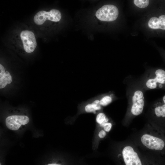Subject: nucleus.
<instances>
[{"label": "nucleus", "instance_id": "obj_1", "mask_svg": "<svg viewBox=\"0 0 165 165\" xmlns=\"http://www.w3.org/2000/svg\"><path fill=\"white\" fill-rule=\"evenodd\" d=\"M119 14L117 7L112 5H106L99 8L95 15L99 20L105 21H112L117 18Z\"/></svg>", "mask_w": 165, "mask_h": 165}, {"label": "nucleus", "instance_id": "obj_2", "mask_svg": "<svg viewBox=\"0 0 165 165\" xmlns=\"http://www.w3.org/2000/svg\"><path fill=\"white\" fill-rule=\"evenodd\" d=\"M61 18L60 11L56 9H53L49 12L41 11L37 13L34 17L35 23L38 25L43 24L47 20L52 21H59Z\"/></svg>", "mask_w": 165, "mask_h": 165}, {"label": "nucleus", "instance_id": "obj_3", "mask_svg": "<svg viewBox=\"0 0 165 165\" xmlns=\"http://www.w3.org/2000/svg\"><path fill=\"white\" fill-rule=\"evenodd\" d=\"M142 144L148 148L156 150H162L165 143L161 139L148 134H144L141 138Z\"/></svg>", "mask_w": 165, "mask_h": 165}, {"label": "nucleus", "instance_id": "obj_4", "mask_svg": "<svg viewBox=\"0 0 165 165\" xmlns=\"http://www.w3.org/2000/svg\"><path fill=\"white\" fill-rule=\"evenodd\" d=\"M20 37L24 50L30 53L34 51L37 46V42L34 33L28 30L21 31Z\"/></svg>", "mask_w": 165, "mask_h": 165}, {"label": "nucleus", "instance_id": "obj_5", "mask_svg": "<svg viewBox=\"0 0 165 165\" xmlns=\"http://www.w3.org/2000/svg\"><path fill=\"white\" fill-rule=\"evenodd\" d=\"M144 100V94L142 91L137 90L134 92L132 97V104L131 109L133 115L138 116L142 112L145 104Z\"/></svg>", "mask_w": 165, "mask_h": 165}, {"label": "nucleus", "instance_id": "obj_6", "mask_svg": "<svg viewBox=\"0 0 165 165\" xmlns=\"http://www.w3.org/2000/svg\"><path fill=\"white\" fill-rule=\"evenodd\" d=\"M29 121L28 117L25 116L12 115L7 117L6 124L9 129L13 130H18L22 125L28 124Z\"/></svg>", "mask_w": 165, "mask_h": 165}, {"label": "nucleus", "instance_id": "obj_7", "mask_svg": "<svg viewBox=\"0 0 165 165\" xmlns=\"http://www.w3.org/2000/svg\"><path fill=\"white\" fill-rule=\"evenodd\" d=\"M124 162L126 165H141L142 163L138 154L129 146L125 147L122 151Z\"/></svg>", "mask_w": 165, "mask_h": 165}, {"label": "nucleus", "instance_id": "obj_8", "mask_svg": "<svg viewBox=\"0 0 165 165\" xmlns=\"http://www.w3.org/2000/svg\"><path fill=\"white\" fill-rule=\"evenodd\" d=\"M155 77L148 79L146 82L147 87L149 89H155L157 87V83L160 84L165 83V71L158 69L155 72Z\"/></svg>", "mask_w": 165, "mask_h": 165}, {"label": "nucleus", "instance_id": "obj_9", "mask_svg": "<svg viewBox=\"0 0 165 165\" xmlns=\"http://www.w3.org/2000/svg\"><path fill=\"white\" fill-rule=\"evenodd\" d=\"M148 25L152 29L165 30V15H161L159 18L156 17H151L148 21Z\"/></svg>", "mask_w": 165, "mask_h": 165}, {"label": "nucleus", "instance_id": "obj_10", "mask_svg": "<svg viewBox=\"0 0 165 165\" xmlns=\"http://www.w3.org/2000/svg\"><path fill=\"white\" fill-rule=\"evenodd\" d=\"M84 109L86 112L95 113L97 111L101 109V106L100 104L99 100L95 99L91 102L87 104L84 106Z\"/></svg>", "mask_w": 165, "mask_h": 165}, {"label": "nucleus", "instance_id": "obj_11", "mask_svg": "<svg viewBox=\"0 0 165 165\" xmlns=\"http://www.w3.org/2000/svg\"><path fill=\"white\" fill-rule=\"evenodd\" d=\"M12 82V78L11 74L8 71H6L3 75H0V88H5L7 84Z\"/></svg>", "mask_w": 165, "mask_h": 165}, {"label": "nucleus", "instance_id": "obj_12", "mask_svg": "<svg viewBox=\"0 0 165 165\" xmlns=\"http://www.w3.org/2000/svg\"><path fill=\"white\" fill-rule=\"evenodd\" d=\"M163 104L156 106L154 109L156 115L158 117H165V95L163 98Z\"/></svg>", "mask_w": 165, "mask_h": 165}, {"label": "nucleus", "instance_id": "obj_13", "mask_svg": "<svg viewBox=\"0 0 165 165\" xmlns=\"http://www.w3.org/2000/svg\"><path fill=\"white\" fill-rule=\"evenodd\" d=\"M112 94H104L101 97L100 104L101 106H105L110 104L112 101Z\"/></svg>", "mask_w": 165, "mask_h": 165}, {"label": "nucleus", "instance_id": "obj_14", "mask_svg": "<svg viewBox=\"0 0 165 165\" xmlns=\"http://www.w3.org/2000/svg\"><path fill=\"white\" fill-rule=\"evenodd\" d=\"M96 121L101 127H103L104 125L106 123L108 122V119L106 117V116L104 113L101 112L98 114L97 116Z\"/></svg>", "mask_w": 165, "mask_h": 165}, {"label": "nucleus", "instance_id": "obj_15", "mask_svg": "<svg viewBox=\"0 0 165 165\" xmlns=\"http://www.w3.org/2000/svg\"><path fill=\"white\" fill-rule=\"evenodd\" d=\"M134 5L139 8H144L149 5V0H134Z\"/></svg>", "mask_w": 165, "mask_h": 165}, {"label": "nucleus", "instance_id": "obj_16", "mask_svg": "<svg viewBox=\"0 0 165 165\" xmlns=\"http://www.w3.org/2000/svg\"><path fill=\"white\" fill-rule=\"evenodd\" d=\"M112 127V124L111 123L107 122L104 125L103 127L105 131L108 132L111 130Z\"/></svg>", "mask_w": 165, "mask_h": 165}, {"label": "nucleus", "instance_id": "obj_17", "mask_svg": "<svg viewBox=\"0 0 165 165\" xmlns=\"http://www.w3.org/2000/svg\"><path fill=\"white\" fill-rule=\"evenodd\" d=\"M106 135L105 132L104 130H101L100 131L98 134V136L100 138H104Z\"/></svg>", "mask_w": 165, "mask_h": 165}, {"label": "nucleus", "instance_id": "obj_18", "mask_svg": "<svg viewBox=\"0 0 165 165\" xmlns=\"http://www.w3.org/2000/svg\"><path fill=\"white\" fill-rule=\"evenodd\" d=\"M48 165H60V164H56V163H52V164H48Z\"/></svg>", "mask_w": 165, "mask_h": 165}]
</instances>
